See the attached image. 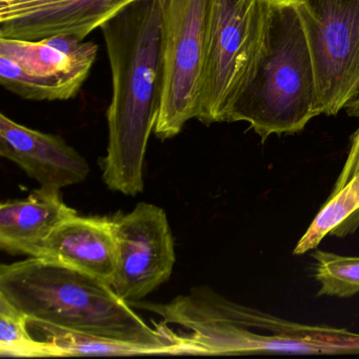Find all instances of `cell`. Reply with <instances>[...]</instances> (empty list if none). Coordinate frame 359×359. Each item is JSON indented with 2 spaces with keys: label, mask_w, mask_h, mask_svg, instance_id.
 I'll use <instances>...</instances> for the list:
<instances>
[{
  "label": "cell",
  "mask_w": 359,
  "mask_h": 359,
  "mask_svg": "<svg viewBox=\"0 0 359 359\" xmlns=\"http://www.w3.org/2000/svg\"><path fill=\"white\" fill-rule=\"evenodd\" d=\"M112 72L102 180L113 192H144V165L163 81L159 0H134L100 27Z\"/></svg>",
  "instance_id": "obj_1"
},
{
  "label": "cell",
  "mask_w": 359,
  "mask_h": 359,
  "mask_svg": "<svg viewBox=\"0 0 359 359\" xmlns=\"http://www.w3.org/2000/svg\"><path fill=\"white\" fill-rule=\"evenodd\" d=\"M0 297L27 318L154 350L184 354L175 330L149 325L112 285L37 257L0 266Z\"/></svg>",
  "instance_id": "obj_2"
},
{
  "label": "cell",
  "mask_w": 359,
  "mask_h": 359,
  "mask_svg": "<svg viewBox=\"0 0 359 359\" xmlns=\"http://www.w3.org/2000/svg\"><path fill=\"white\" fill-rule=\"evenodd\" d=\"M308 39L292 0H271L262 47L226 123L245 121L266 140L302 131L320 115Z\"/></svg>",
  "instance_id": "obj_3"
},
{
  "label": "cell",
  "mask_w": 359,
  "mask_h": 359,
  "mask_svg": "<svg viewBox=\"0 0 359 359\" xmlns=\"http://www.w3.org/2000/svg\"><path fill=\"white\" fill-rule=\"evenodd\" d=\"M163 81L154 134L175 137L198 117L211 0H159Z\"/></svg>",
  "instance_id": "obj_4"
},
{
  "label": "cell",
  "mask_w": 359,
  "mask_h": 359,
  "mask_svg": "<svg viewBox=\"0 0 359 359\" xmlns=\"http://www.w3.org/2000/svg\"><path fill=\"white\" fill-rule=\"evenodd\" d=\"M270 6L271 0H211L201 123H226L262 47Z\"/></svg>",
  "instance_id": "obj_5"
},
{
  "label": "cell",
  "mask_w": 359,
  "mask_h": 359,
  "mask_svg": "<svg viewBox=\"0 0 359 359\" xmlns=\"http://www.w3.org/2000/svg\"><path fill=\"white\" fill-rule=\"evenodd\" d=\"M316 76L321 114L336 115L359 96V0H292Z\"/></svg>",
  "instance_id": "obj_6"
},
{
  "label": "cell",
  "mask_w": 359,
  "mask_h": 359,
  "mask_svg": "<svg viewBox=\"0 0 359 359\" xmlns=\"http://www.w3.org/2000/svg\"><path fill=\"white\" fill-rule=\"evenodd\" d=\"M93 41L56 36L30 41L0 37V83L34 102L74 98L97 56Z\"/></svg>",
  "instance_id": "obj_7"
},
{
  "label": "cell",
  "mask_w": 359,
  "mask_h": 359,
  "mask_svg": "<svg viewBox=\"0 0 359 359\" xmlns=\"http://www.w3.org/2000/svg\"><path fill=\"white\" fill-rule=\"evenodd\" d=\"M116 248L112 287L130 304L169 280L176 262L173 234L163 208L140 203L111 216Z\"/></svg>",
  "instance_id": "obj_8"
},
{
  "label": "cell",
  "mask_w": 359,
  "mask_h": 359,
  "mask_svg": "<svg viewBox=\"0 0 359 359\" xmlns=\"http://www.w3.org/2000/svg\"><path fill=\"white\" fill-rule=\"evenodd\" d=\"M131 0H11L0 3V37L37 41H83Z\"/></svg>",
  "instance_id": "obj_9"
},
{
  "label": "cell",
  "mask_w": 359,
  "mask_h": 359,
  "mask_svg": "<svg viewBox=\"0 0 359 359\" xmlns=\"http://www.w3.org/2000/svg\"><path fill=\"white\" fill-rule=\"evenodd\" d=\"M0 156L12 161L41 187L62 188L87 180L90 167L64 138L43 133L0 114Z\"/></svg>",
  "instance_id": "obj_10"
},
{
  "label": "cell",
  "mask_w": 359,
  "mask_h": 359,
  "mask_svg": "<svg viewBox=\"0 0 359 359\" xmlns=\"http://www.w3.org/2000/svg\"><path fill=\"white\" fill-rule=\"evenodd\" d=\"M29 257L62 264L112 285L116 248L111 216L85 217L76 214L64 220Z\"/></svg>",
  "instance_id": "obj_11"
},
{
  "label": "cell",
  "mask_w": 359,
  "mask_h": 359,
  "mask_svg": "<svg viewBox=\"0 0 359 359\" xmlns=\"http://www.w3.org/2000/svg\"><path fill=\"white\" fill-rule=\"evenodd\" d=\"M76 210L62 201L60 190L41 187L28 197L0 205V249L12 255L30 256L52 231Z\"/></svg>",
  "instance_id": "obj_12"
},
{
  "label": "cell",
  "mask_w": 359,
  "mask_h": 359,
  "mask_svg": "<svg viewBox=\"0 0 359 359\" xmlns=\"http://www.w3.org/2000/svg\"><path fill=\"white\" fill-rule=\"evenodd\" d=\"M29 332L37 341L51 346L53 357L130 356L157 354L154 350L121 340L109 339L29 319Z\"/></svg>",
  "instance_id": "obj_13"
},
{
  "label": "cell",
  "mask_w": 359,
  "mask_h": 359,
  "mask_svg": "<svg viewBox=\"0 0 359 359\" xmlns=\"http://www.w3.org/2000/svg\"><path fill=\"white\" fill-rule=\"evenodd\" d=\"M359 210V174L354 176L346 186L334 193L327 205L313 220L304 236L294 249L295 255H302L317 249L327 234H333L341 224L348 222L350 216Z\"/></svg>",
  "instance_id": "obj_14"
},
{
  "label": "cell",
  "mask_w": 359,
  "mask_h": 359,
  "mask_svg": "<svg viewBox=\"0 0 359 359\" xmlns=\"http://www.w3.org/2000/svg\"><path fill=\"white\" fill-rule=\"evenodd\" d=\"M315 278L320 285L318 295L350 297L359 293V257L337 255L317 250Z\"/></svg>",
  "instance_id": "obj_15"
},
{
  "label": "cell",
  "mask_w": 359,
  "mask_h": 359,
  "mask_svg": "<svg viewBox=\"0 0 359 359\" xmlns=\"http://www.w3.org/2000/svg\"><path fill=\"white\" fill-rule=\"evenodd\" d=\"M28 318L0 297V354L7 357H53L51 346L37 341L28 330Z\"/></svg>",
  "instance_id": "obj_16"
},
{
  "label": "cell",
  "mask_w": 359,
  "mask_h": 359,
  "mask_svg": "<svg viewBox=\"0 0 359 359\" xmlns=\"http://www.w3.org/2000/svg\"><path fill=\"white\" fill-rule=\"evenodd\" d=\"M348 110V114L352 116L359 117V96L346 107ZM359 174V129L357 130L356 134L353 138L352 146H351L350 153H348V158L344 163V169L340 173L339 178L336 182L334 193L338 192L342 187L346 186L354 176Z\"/></svg>",
  "instance_id": "obj_17"
},
{
  "label": "cell",
  "mask_w": 359,
  "mask_h": 359,
  "mask_svg": "<svg viewBox=\"0 0 359 359\" xmlns=\"http://www.w3.org/2000/svg\"><path fill=\"white\" fill-rule=\"evenodd\" d=\"M132 3H133L134 0H131Z\"/></svg>",
  "instance_id": "obj_18"
}]
</instances>
